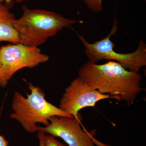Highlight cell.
Wrapping results in <instances>:
<instances>
[{"label":"cell","instance_id":"12","mask_svg":"<svg viewBox=\"0 0 146 146\" xmlns=\"http://www.w3.org/2000/svg\"><path fill=\"white\" fill-rule=\"evenodd\" d=\"M26 1H27V0H16V2L17 3H21ZM0 2L4 3L6 5L9 7L10 8L13 6V3H14L13 0H0Z\"/></svg>","mask_w":146,"mask_h":146},{"label":"cell","instance_id":"8","mask_svg":"<svg viewBox=\"0 0 146 146\" xmlns=\"http://www.w3.org/2000/svg\"><path fill=\"white\" fill-rule=\"evenodd\" d=\"M10 8L4 3L0 2V42L21 43L18 33L14 27L16 18L14 14L10 12Z\"/></svg>","mask_w":146,"mask_h":146},{"label":"cell","instance_id":"3","mask_svg":"<svg viewBox=\"0 0 146 146\" xmlns=\"http://www.w3.org/2000/svg\"><path fill=\"white\" fill-rule=\"evenodd\" d=\"M27 83L30 93L25 97L18 91L14 92L12 103L13 112L10 115L11 119L18 122L27 132L38 131L37 123L44 126L48 125L50 118L53 116L73 117L47 101L41 88Z\"/></svg>","mask_w":146,"mask_h":146},{"label":"cell","instance_id":"11","mask_svg":"<svg viewBox=\"0 0 146 146\" xmlns=\"http://www.w3.org/2000/svg\"><path fill=\"white\" fill-rule=\"evenodd\" d=\"M3 106V104L2 105L1 108V111H0V119H1L2 112ZM8 141L6 140L4 136H1L0 134V146H8Z\"/></svg>","mask_w":146,"mask_h":146},{"label":"cell","instance_id":"13","mask_svg":"<svg viewBox=\"0 0 146 146\" xmlns=\"http://www.w3.org/2000/svg\"><path fill=\"white\" fill-rule=\"evenodd\" d=\"M45 133L41 132H38L37 133V137L39 139V146H45L44 142V137Z\"/></svg>","mask_w":146,"mask_h":146},{"label":"cell","instance_id":"10","mask_svg":"<svg viewBox=\"0 0 146 146\" xmlns=\"http://www.w3.org/2000/svg\"><path fill=\"white\" fill-rule=\"evenodd\" d=\"M44 142L45 146H67L56 140L55 137L49 134H45Z\"/></svg>","mask_w":146,"mask_h":146},{"label":"cell","instance_id":"6","mask_svg":"<svg viewBox=\"0 0 146 146\" xmlns=\"http://www.w3.org/2000/svg\"><path fill=\"white\" fill-rule=\"evenodd\" d=\"M117 97L104 94L93 89L80 78H77L65 89L60 101L59 108L62 111L79 119V111L85 108L94 107L98 102Z\"/></svg>","mask_w":146,"mask_h":146},{"label":"cell","instance_id":"4","mask_svg":"<svg viewBox=\"0 0 146 146\" xmlns=\"http://www.w3.org/2000/svg\"><path fill=\"white\" fill-rule=\"evenodd\" d=\"M118 22L115 18L111 31L106 37L93 44L86 41L82 35H79L80 40L84 47L85 54L89 61L96 63L103 60L114 61L131 72H138L146 65V44L141 40L137 49L132 53H120L114 50L115 45L110 37L117 32Z\"/></svg>","mask_w":146,"mask_h":146},{"label":"cell","instance_id":"2","mask_svg":"<svg viewBox=\"0 0 146 146\" xmlns=\"http://www.w3.org/2000/svg\"><path fill=\"white\" fill-rule=\"evenodd\" d=\"M23 14L14 21V27L21 43L38 47L63 28L70 27L79 21L65 18L53 11L22 7Z\"/></svg>","mask_w":146,"mask_h":146},{"label":"cell","instance_id":"5","mask_svg":"<svg viewBox=\"0 0 146 146\" xmlns=\"http://www.w3.org/2000/svg\"><path fill=\"white\" fill-rule=\"evenodd\" d=\"M49 60L38 47L22 44H11L0 48V79L7 85L8 81L18 71L25 68H34Z\"/></svg>","mask_w":146,"mask_h":146},{"label":"cell","instance_id":"1","mask_svg":"<svg viewBox=\"0 0 146 146\" xmlns=\"http://www.w3.org/2000/svg\"><path fill=\"white\" fill-rule=\"evenodd\" d=\"M78 77L100 93L129 103H133L143 90L142 76L138 72L128 70L115 61L109 60L102 64L87 61L80 68Z\"/></svg>","mask_w":146,"mask_h":146},{"label":"cell","instance_id":"9","mask_svg":"<svg viewBox=\"0 0 146 146\" xmlns=\"http://www.w3.org/2000/svg\"><path fill=\"white\" fill-rule=\"evenodd\" d=\"M83 1L90 10L95 13H99L103 10V0H80Z\"/></svg>","mask_w":146,"mask_h":146},{"label":"cell","instance_id":"7","mask_svg":"<svg viewBox=\"0 0 146 146\" xmlns=\"http://www.w3.org/2000/svg\"><path fill=\"white\" fill-rule=\"evenodd\" d=\"M38 132L62 138L69 146H95L92 136L82 129L80 118L53 116L48 125H38Z\"/></svg>","mask_w":146,"mask_h":146},{"label":"cell","instance_id":"14","mask_svg":"<svg viewBox=\"0 0 146 146\" xmlns=\"http://www.w3.org/2000/svg\"><path fill=\"white\" fill-rule=\"evenodd\" d=\"M1 63H0V68H1ZM0 86L2 88H4V87H5L6 86L5 84L3 83V82L1 81V79H0Z\"/></svg>","mask_w":146,"mask_h":146}]
</instances>
